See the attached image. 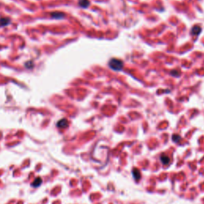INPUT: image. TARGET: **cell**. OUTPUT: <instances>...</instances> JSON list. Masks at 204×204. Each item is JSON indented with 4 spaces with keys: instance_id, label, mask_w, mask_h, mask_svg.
Instances as JSON below:
<instances>
[{
    "instance_id": "8",
    "label": "cell",
    "mask_w": 204,
    "mask_h": 204,
    "mask_svg": "<svg viewBox=\"0 0 204 204\" xmlns=\"http://www.w3.org/2000/svg\"><path fill=\"white\" fill-rule=\"evenodd\" d=\"M42 179H41V178H37V179H34V181L33 182V183H32V185H33V187H38V186H40L41 184H42Z\"/></svg>"
},
{
    "instance_id": "1",
    "label": "cell",
    "mask_w": 204,
    "mask_h": 204,
    "mask_svg": "<svg viewBox=\"0 0 204 204\" xmlns=\"http://www.w3.org/2000/svg\"><path fill=\"white\" fill-rule=\"evenodd\" d=\"M108 66L114 71H120L123 68V62L119 59H111L108 62Z\"/></svg>"
},
{
    "instance_id": "10",
    "label": "cell",
    "mask_w": 204,
    "mask_h": 204,
    "mask_svg": "<svg viewBox=\"0 0 204 204\" xmlns=\"http://www.w3.org/2000/svg\"><path fill=\"white\" fill-rule=\"evenodd\" d=\"M180 138H181V137L179 136H178V135H174V136H172V139H173L175 142H178L179 139H180Z\"/></svg>"
},
{
    "instance_id": "7",
    "label": "cell",
    "mask_w": 204,
    "mask_h": 204,
    "mask_svg": "<svg viewBox=\"0 0 204 204\" xmlns=\"http://www.w3.org/2000/svg\"><path fill=\"white\" fill-rule=\"evenodd\" d=\"M160 160H161V162L166 165V164H167L168 163H169V161H170V158L168 157L167 155H161Z\"/></svg>"
},
{
    "instance_id": "4",
    "label": "cell",
    "mask_w": 204,
    "mask_h": 204,
    "mask_svg": "<svg viewBox=\"0 0 204 204\" xmlns=\"http://www.w3.org/2000/svg\"><path fill=\"white\" fill-rule=\"evenodd\" d=\"M200 32H201V28L199 27L198 26H195L192 29V35H195V36H197V35L199 34Z\"/></svg>"
},
{
    "instance_id": "9",
    "label": "cell",
    "mask_w": 204,
    "mask_h": 204,
    "mask_svg": "<svg viewBox=\"0 0 204 204\" xmlns=\"http://www.w3.org/2000/svg\"><path fill=\"white\" fill-rule=\"evenodd\" d=\"M133 176H134V178L136 180H139L140 179V172H139V171L137 170V169H134L133 170Z\"/></svg>"
},
{
    "instance_id": "3",
    "label": "cell",
    "mask_w": 204,
    "mask_h": 204,
    "mask_svg": "<svg viewBox=\"0 0 204 204\" xmlns=\"http://www.w3.org/2000/svg\"><path fill=\"white\" fill-rule=\"evenodd\" d=\"M65 17V15L62 12H53L51 14V18L55 19H62Z\"/></svg>"
},
{
    "instance_id": "6",
    "label": "cell",
    "mask_w": 204,
    "mask_h": 204,
    "mask_svg": "<svg viewBox=\"0 0 204 204\" xmlns=\"http://www.w3.org/2000/svg\"><path fill=\"white\" fill-rule=\"evenodd\" d=\"M79 6L82 8H87L90 6V1L89 0H79Z\"/></svg>"
},
{
    "instance_id": "5",
    "label": "cell",
    "mask_w": 204,
    "mask_h": 204,
    "mask_svg": "<svg viewBox=\"0 0 204 204\" xmlns=\"http://www.w3.org/2000/svg\"><path fill=\"white\" fill-rule=\"evenodd\" d=\"M10 20L8 18H1L0 19V26H5L10 24Z\"/></svg>"
},
{
    "instance_id": "2",
    "label": "cell",
    "mask_w": 204,
    "mask_h": 204,
    "mask_svg": "<svg viewBox=\"0 0 204 204\" xmlns=\"http://www.w3.org/2000/svg\"><path fill=\"white\" fill-rule=\"evenodd\" d=\"M69 125V122L66 119H62L58 122L57 124V126L60 128H65L68 127Z\"/></svg>"
}]
</instances>
